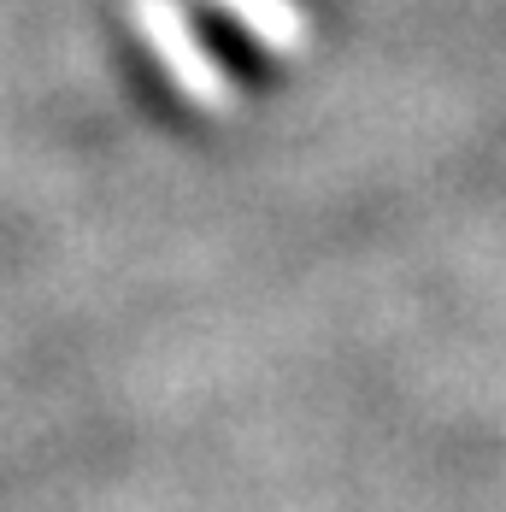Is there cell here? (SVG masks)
<instances>
[{"instance_id":"1","label":"cell","mask_w":506,"mask_h":512,"mask_svg":"<svg viewBox=\"0 0 506 512\" xmlns=\"http://www.w3.org/2000/svg\"><path fill=\"white\" fill-rule=\"evenodd\" d=\"M230 12L248 24V30H259L265 42L277 36V42H295L301 36V24H295V6L289 0H230Z\"/></svg>"}]
</instances>
